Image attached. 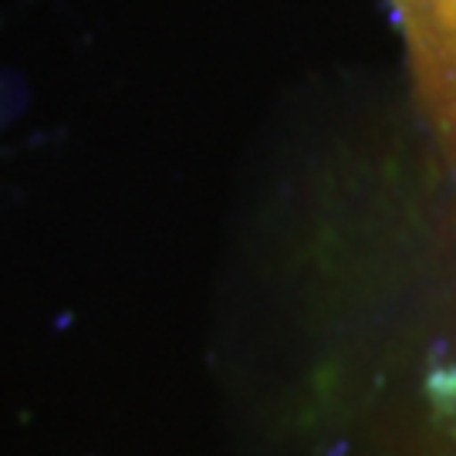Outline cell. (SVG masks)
Here are the masks:
<instances>
[{"instance_id": "1", "label": "cell", "mask_w": 456, "mask_h": 456, "mask_svg": "<svg viewBox=\"0 0 456 456\" xmlns=\"http://www.w3.org/2000/svg\"><path fill=\"white\" fill-rule=\"evenodd\" d=\"M426 118L456 163V0H392Z\"/></svg>"}]
</instances>
